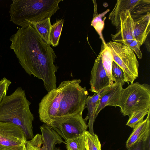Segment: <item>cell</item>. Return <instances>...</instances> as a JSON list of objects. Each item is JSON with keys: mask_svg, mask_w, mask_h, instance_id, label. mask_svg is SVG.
Masks as SVG:
<instances>
[{"mask_svg": "<svg viewBox=\"0 0 150 150\" xmlns=\"http://www.w3.org/2000/svg\"><path fill=\"white\" fill-rule=\"evenodd\" d=\"M10 40V49L25 72L42 80L47 92L56 88L58 67L54 63L57 56L32 25L19 28Z\"/></svg>", "mask_w": 150, "mask_h": 150, "instance_id": "cell-1", "label": "cell"}, {"mask_svg": "<svg viewBox=\"0 0 150 150\" xmlns=\"http://www.w3.org/2000/svg\"><path fill=\"white\" fill-rule=\"evenodd\" d=\"M81 82L80 79L64 81L47 92L39 104L40 121L48 125L56 119L82 113L88 93Z\"/></svg>", "mask_w": 150, "mask_h": 150, "instance_id": "cell-2", "label": "cell"}, {"mask_svg": "<svg viewBox=\"0 0 150 150\" xmlns=\"http://www.w3.org/2000/svg\"><path fill=\"white\" fill-rule=\"evenodd\" d=\"M30 104L21 87L6 96L0 103V122H10L21 127L27 140L34 137L32 123L34 118L30 109Z\"/></svg>", "mask_w": 150, "mask_h": 150, "instance_id": "cell-3", "label": "cell"}, {"mask_svg": "<svg viewBox=\"0 0 150 150\" xmlns=\"http://www.w3.org/2000/svg\"><path fill=\"white\" fill-rule=\"evenodd\" d=\"M63 0H14L10 6V21L21 28L48 17L60 8Z\"/></svg>", "mask_w": 150, "mask_h": 150, "instance_id": "cell-4", "label": "cell"}, {"mask_svg": "<svg viewBox=\"0 0 150 150\" xmlns=\"http://www.w3.org/2000/svg\"><path fill=\"white\" fill-rule=\"evenodd\" d=\"M124 116L142 110H150V86L138 82L123 88L118 106Z\"/></svg>", "mask_w": 150, "mask_h": 150, "instance_id": "cell-5", "label": "cell"}, {"mask_svg": "<svg viewBox=\"0 0 150 150\" xmlns=\"http://www.w3.org/2000/svg\"><path fill=\"white\" fill-rule=\"evenodd\" d=\"M114 61L121 68L125 82L132 84L138 77L139 62L133 51L124 44L110 41L106 43Z\"/></svg>", "mask_w": 150, "mask_h": 150, "instance_id": "cell-6", "label": "cell"}, {"mask_svg": "<svg viewBox=\"0 0 150 150\" xmlns=\"http://www.w3.org/2000/svg\"><path fill=\"white\" fill-rule=\"evenodd\" d=\"M82 113L65 117L52 121L49 126L65 141L78 136L84 132L88 128Z\"/></svg>", "mask_w": 150, "mask_h": 150, "instance_id": "cell-7", "label": "cell"}, {"mask_svg": "<svg viewBox=\"0 0 150 150\" xmlns=\"http://www.w3.org/2000/svg\"><path fill=\"white\" fill-rule=\"evenodd\" d=\"M26 140L21 127L10 122H0V150H24Z\"/></svg>", "mask_w": 150, "mask_h": 150, "instance_id": "cell-8", "label": "cell"}, {"mask_svg": "<svg viewBox=\"0 0 150 150\" xmlns=\"http://www.w3.org/2000/svg\"><path fill=\"white\" fill-rule=\"evenodd\" d=\"M120 23L116 28L115 34H111L113 42L124 44L129 47L134 40L133 35V20L129 10L120 13Z\"/></svg>", "mask_w": 150, "mask_h": 150, "instance_id": "cell-9", "label": "cell"}, {"mask_svg": "<svg viewBox=\"0 0 150 150\" xmlns=\"http://www.w3.org/2000/svg\"><path fill=\"white\" fill-rule=\"evenodd\" d=\"M89 83L91 88L89 90L97 93L110 86L109 79L102 64L100 50L91 69Z\"/></svg>", "mask_w": 150, "mask_h": 150, "instance_id": "cell-10", "label": "cell"}, {"mask_svg": "<svg viewBox=\"0 0 150 150\" xmlns=\"http://www.w3.org/2000/svg\"><path fill=\"white\" fill-rule=\"evenodd\" d=\"M124 84L121 82H114L112 85L103 90L96 110V118L101 110L106 106H118Z\"/></svg>", "mask_w": 150, "mask_h": 150, "instance_id": "cell-11", "label": "cell"}, {"mask_svg": "<svg viewBox=\"0 0 150 150\" xmlns=\"http://www.w3.org/2000/svg\"><path fill=\"white\" fill-rule=\"evenodd\" d=\"M133 35L134 40L137 42L141 46L150 34V13L148 12L145 14L133 15Z\"/></svg>", "mask_w": 150, "mask_h": 150, "instance_id": "cell-12", "label": "cell"}, {"mask_svg": "<svg viewBox=\"0 0 150 150\" xmlns=\"http://www.w3.org/2000/svg\"><path fill=\"white\" fill-rule=\"evenodd\" d=\"M42 138L40 150H61L56 147L57 144H65L62 138L50 126L45 124L40 127Z\"/></svg>", "mask_w": 150, "mask_h": 150, "instance_id": "cell-13", "label": "cell"}, {"mask_svg": "<svg viewBox=\"0 0 150 150\" xmlns=\"http://www.w3.org/2000/svg\"><path fill=\"white\" fill-rule=\"evenodd\" d=\"M150 136V110L145 119L133 128L126 142L128 148L137 142L143 140Z\"/></svg>", "mask_w": 150, "mask_h": 150, "instance_id": "cell-14", "label": "cell"}, {"mask_svg": "<svg viewBox=\"0 0 150 150\" xmlns=\"http://www.w3.org/2000/svg\"><path fill=\"white\" fill-rule=\"evenodd\" d=\"M144 0H117L114 7L110 13L108 19L112 24L116 28L120 23L119 14L127 10H129L130 13L135 6L144 2Z\"/></svg>", "mask_w": 150, "mask_h": 150, "instance_id": "cell-15", "label": "cell"}, {"mask_svg": "<svg viewBox=\"0 0 150 150\" xmlns=\"http://www.w3.org/2000/svg\"><path fill=\"white\" fill-rule=\"evenodd\" d=\"M103 90L98 93H94L92 96H88L85 102V108L87 109L88 113L85 119L86 121L89 120L87 125L89 127V132L92 134H94L93 125L96 118V113L98 101Z\"/></svg>", "mask_w": 150, "mask_h": 150, "instance_id": "cell-16", "label": "cell"}, {"mask_svg": "<svg viewBox=\"0 0 150 150\" xmlns=\"http://www.w3.org/2000/svg\"><path fill=\"white\" fill-rule=\"evenodd\" d=\"M100 50L102 64L109 79L110 85H111L115 81L112 74V65L114 61L113 57L111 50L106 45V43L105 44L102 42Z\"/></svg>", "mask_w": 150, "mask_h": 150, "instance_id": "cell-17", "label": "cell"}, {"mask_svg": "<svg viewBox=\"0 0 150 150\" xmlns=\"http://www.w3.org/2000/svg\"><path fill=\"white\" fill-rule=\"evenodd\" d=\"M32 25L42 39L47 44L50 45L49 37L52 25L50 17L47 18L36 22Z\"/></svg>", "mask_w": 150, "mask_h": 150, "instance_id": "cell-18", "label": "cell"}, {"mask_svg": "<svg viewBox=\"0 0 150 150\" xmlns=\"http://www.w3.org/2000/svg\"><path fill=\"white\" fill-rule=\"evenodd\" d=\"M94 5V11L93 19L91 22V25L93 26L98 34L102 42L105 44V42L102 36V31L104 25V20H103L102 18L110 11L107 9L101 13L98 14L97 11V4L96 0H93Z\"/></svg>", "mask_w": 150, "mask_h": 150, "instance_id": "cell-19", "label": "cell"}, {"mask_svg": "<svg viewBox=\"0 0 150 150\" xmlns=\"http://www.w3.org/2000/svg\"><path fill=\"white\" fill-rule=\"evenodd\" d=\"M64 22V19H59L51 25L49 40L50 45L52 46H57L59 44Z\"/></svg>", "mask_w": 150, "mask_h": 150, "instance_id": "cell-20", "label": "cell"}, {"mask_svg": "<svg viewBox=\"0 0 150 150\" xmlns=\"http://www.w3.org/2000/svg\"><path fill=\"white\" fill-rule=\"evenodd\" d=\"M84 134L85 150H101V144L96 134H92L87 130Z\"/></svg>", "mask_w": 150, "mask_h": 150, "instance_id": "cell-21", "label": "cell"}, {"mask_svg": "<svg viewBox=\"0 0 150 150\" xmlns=\"http://www.w3.org/2000/svg\"><path fill=\"white\" fill-rule=\"evenodd\" d=\"M67 150H85L84 134L65 141Z\"/></svg>", "mask_w": 150, "mask_h": 150, "instance_id": "cell-22", "label": "cell"}, {"mask_svg": "<svg viewBox=\"0 0 150 150\" xmlns=\"http://www.w3.org/2000/svg\"><path fill=\"white\" fill-rule=\"evenodd\" d=\"M150 110H142L133 112L129 116V118L126 125L132 128H134L137 125L142 122L146 115Z\"/></svg>", "mask_w": 150, "mask_h": 150, "instance_id": "cell-23", "label": "cell"}, {"mask_svg": "<svg viewBox=\"0 0 150 150\" xmlns=\"http://www.w3.org/2000/svg\"><path fill=\"white\" fill-rule=\"evenodd\" d=\"M42 143V135L37 134L30 140H26L24 150H40Z\"/></svg>", "mask_w": 150, "mask_h": 150, "instance_id": "cell-24", "label": "cell"}, {"mask_svg": "<svg viewBox=\"0 0 150 150\" xmlns=\"http://www.w3.org/2000/svg\"><path fill=\"white\" fill-rule=\"evenodd\" d=\"M112 74L115 79V82H119L125 84L123 72L121 68L114 61L112 65Z\"/></svg>", "mask_w": 150, "mask_h": 150, "instance_id": "cell-25", "label": "cell"}, {"mask_svg": "<svg viewBox=\"0 0 150 150\" xmlns=\"http://www.w3.org/2000/svg\"><path fill=\"white\" fill-rule=\"evenodd\" d=\"M127 149L128 150H150V136L146 139L137 142Z\"/></svg>", "mask_w": 150, "mask_h": 150, "instance_id": "cell-26", "label": "cell"}, {"mask_svg": "<svg viewBox=\"0 0 150 150\" xmlns=\"http://www.w3.org/2000/svg\"><path fill=\"white\" fill-rule=\"evenodd\" d=\"M11 82L4 77L0 81V103L6 96L8 88Z\"/></svg>", "mask_w": 150, "mask_h": 150, "instance_id": "cell-27", "label": "cell"}, {"mask_svg": "<svg viewBox=\"0 0 150 150\" xmlns=\"http://www.w3.org/2000/svg\"><path fill=\"white\" fill-rule=\"evenodd\" d=\"M140 46L136 40L133 41L129 45V47L136 54L139 59L142 58V55L140 49Z\"/></svg>", "mask_w": 150, "mask_h": 150, "instance_id": "cell-28", "label": "cell"}, {"mask_svg": "<svg viewBox=\"0 0 150 150\" xmlns=\"http://www.w3.org/2000/svg\"><path fill=\"white\" fill-rule=\"evenodd\" d=\"M150 34L148 35L144 43L146 47V48L147 51L149 52H150V39H149Z\"/></svg>", "mask_w": 150, "mask_h": 150, "instance_id": "cell-29", "label": "cell"}]
</instances>
